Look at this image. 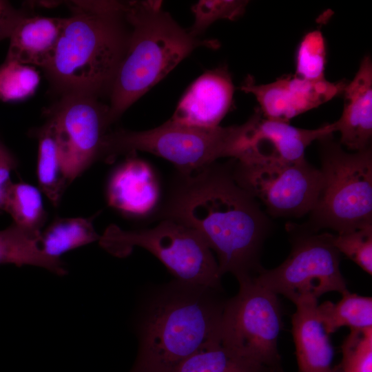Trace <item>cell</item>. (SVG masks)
<instances>
[{"label":"cell","instance_id":"obj_1","mask_svg":"<svg viewBox=\"0 0 372 372\" xmlns=\"http://www.w3.org/2000/svg\"><path fill=\"white\" fill-rule=\"evenodd\" d=\"M234 158L191 172L177 171L156 217L196 231L217 256L221 275L238 282L255 276L271 221L259 203L235 180Z\"/></svg>","mask_w":372,"mask_h":372},{"label":"cell","instance_id":"obj_2","mask_svg":"<svg viewBox=\"0 0 372 372\" xmlns=\"http://www.w3.org/2000/svg\"><path fill=\"white\" fill-rule=\"evenodd\" d=\"M63 18L59 38L43 68L61 94L99 96L110 92L125 55L130 26L125 1H74Z\"/></svg>","mask_w":372,"mask_h":372},{"label":"cell","instance_id":"obj_3","mask_svg":"<svg viewBox=\"0 0 372 372\" xmlns=\"http://www.w3.org/2000/svg\"><path fill=\"white\" fill-rule=\"evenodd\" d=\"M217 291L176 280L156 293L139 322L138 353L129 372H171L195 352L219 342L226 300Z\"/></svg>","mask_w":372,"mask_h":372},{"label":"cell","instance_id":"obj_4","mask_svg":"<svg viewBox=\"0 0 372 372\" xmlns=\"http://www.w3.org/2000/svg\"><path fill=\"white\" fill-rule=\"evenodd\" d=\"M125 14L130 34L109 92L112 123L196 48L218 46L192 36L163 10L161 1H125Z\"/></svg>","mask_w":372,"mask_h":372},{"label":"cell","instance_id":"obj_5","mask_svg":"<svg viewBox=\"0 0 372 372\" xmlns=\"http://www.w3.org/2000/svg\"><path fill=\"white\" fill-rule=\"evenodd\" d=\"M322 184L304 226L337 234L372 225V152H347L332 136L318 141Z\"/></svg>","mask_w":372,"mask_h":372},{"label":"cell","instance_id":"obj_6","mask_svg":"<svg viewBox=\"0 0 372 372\" xmlns=\"http://www.w3.org/2000/svg\"><path fill=\"white\" fill-rule=\"evenodd\" d=\"M245 123L228 127H202L169 120L145 131L118 130L108 132L99 159L136 151L146 152L174 163L179 172H191L209 165L220 158L236 159L240 152Z\"/></svg>","mask_w":372,"mask_h":372},{"label":"cell","instance_id":"obj_7","mask_svg":"<svg viewBox=\"0 0 372 372\" xmlns=\"http://www.w3.org/2000/svg\"><path fill=\"white\" fill-rule=\"evenodd\" d=\"M99 241L117 257L141 247L154 255L176 280L220 289L222 275L211 249L196 231L175 220L163 219L153 228L130 231L111 225Z\"/></svg>","mask_w":372,"mask_h":372},{"label":"cell","instance_id":"obj_8","mask_svg":"<svg viewBox=\"0 0 372 372\" xmlns=\"http://www.w3.org/2000/svg\"><path fill=\"white\" fill-rule=\"evenodd\" d=\"M287 229L291 238L289 255L274 269L262 268L254 280L294 304L306 298L318 299L328 292L346 291L334 234L311 231L304 225L292 223L287 225Z\"/></svg>","mask_w":372,"mask_h":372},{"label":"cell","instance_id":"obj_9","mask_svg":"<svg viewBox=\"0 0 372 372\" xmlns=\"http://www.w3.org/2000/svg\"><path fill=\"white\" fill-rule=\"evenodd\" d=\"M238 282V293L225 303L220 343L242 356L282 369L278 342L283 322L278 295L253 277Z\"/></svg>","mask_w":372,"mask_h":372},{"label":"cell","instance_id":"obj_10","mask_svg":"<svg viewBox=\"0 0 372 372\" xmlns=\"http://www.w3.org/2000/svg\"><path fill=\"white\" fill-rule=\"evenodd\" d=\"M236 183L273 217L300 218L314 207L322 174L306 159L289 163H247L234 160Z\"/></svg>","mask_w":372,"mask_h":372},{"label":"cell","instance_id":"obj_11","mask_svg":"<svg viewBox=\"0 0 372 372\" xmlns=\"http://www.w3.org/2000/svg\"><path fill=\"white\" fill-rule=\"evenodd\" d=\"M98 98L85 93L64 94L48 112L70 183L99 159L112 124L108 105Z\"/></svg>","mask_w":372,"mask_h":372},{"label":"cell","instance_id":"obj_12","mask_svg":"<svg viewBox=\"0 0 372 372\" xmlns=\"http://www.w3.org/2000/svg\"><path fill=\"white\" fill-rule=\"evenodd\" d=\"M241 152L236 159L247 163H289L304 159L307 147L313 141L332 136L333 123L316 129L294 127L289 123L267 119L258 108L245 122Z\"/></svg>","mask_w":372,"mask_h":372},{"label":"cell","instance_id":"obj_13","mask_svg":"<svg viewBox=\"0 0 372 372\" xmlns=\"http://www.w3.org/2000/svg\"><path fill=\"white\" fill-rule=\"evenodd\" d=\"M347 82H331L326 79L309 81L293 74L269 83L257 84L249 75L240 89L256 98L263 117L289 123L291 118L342 94Z\"/></svg>","mask_w":372,"mask_h":372},{"label":"cell","instance_id":"obj_14","mask_svg":"<svg viewBox=\"0 0 372 372\" xmlns=\"http://www.w3.org/2000/svg\"><path fill=\"white\" fill-rule=\"evenodd\" d=\"M234 91L225 66L208 70L187 88L170 120L196 127L219 126L231 107Z\"/></svg>","mask_w":372,"mask_h":372},{"label":"cell","instance_id":"obj_15","mask_svg":"<svg viewBox=\"0 0 372 372\" xmlns=\"http://www.w3.org/2000/svg\"><path fill=\"white\" fill-rule=\"evenodd\" d=\"M160 193L159 182L152 167L136 157L127 158L114 169L106 187L108 205L134 218L155 213Z\"/></svg>","mask_w":372,"mask_h":372},{"label":"cell","instance_id":"obj_16","mask_svg":"<svg viewBox=\"0 0 372 372\" xmlns=\"http://www.w3.org/2000/svg\"><path fill=\"white\" fill-rule=\"evenodd\" d=\"M340 117L333 123L340 133V144L354 152L369 147L372 137V62L369 55L362 59L352 81L347 82Z\"/></svg>","mask_w":372,"mask_h":372},{"label":"cell","instance_id":"obj_17","mask_svg":"<svg viewBox=\"0 0 372 372\" xmlns=\"http://www.w3.org/2000/svg\"><path fill=\"white\" fill-rule=\"evenodd\" d=\"M295 305L291 324L298 372H334L333 350L318 315V299H303Z\"/></svg>","mask_w":372,"mask_h":372},{"label":"cell","instance_id":"obj_18","mask_svg":"<svg viewBox=\"0 0 372 372\" xmlns=\"http://www.w3.org/2000/svg\"><path fill=\"white\" fill-rule=\"evenodd\" d=\"M63 18L28 14L10 37L6 59L44 68L54 53Z\"/></svg>","mask_w":372,"mask_h":372},{"label":"cell","instance_id":"obj_19","mask_svg":"<svg viewBox=\"0 0 372 372\" xmlns=\"http://www.w3.org/2000/svg\"><path fill=\"white\" fill-rule=\"evenodd\" d=\"M39 236L14 224L0 230V265H32L59 276L65 275L67 271L63 262L49 258L41 251Z\"/></svg>","mask_w":372,"mask_h":372},{"label":"cell","instance_id":"obj_20","mask_svg":"<svg viewBox=\"0 0 372 372\" xmlns=\"http://www.w3.org/2000/svg\"><path fill=\"white\" fill-rule=\"evenodd\" d=\"M171 372H283L245 358L214 342L195 352Z\"/></svg>","mask_w":372,"mask_h":372},{"label":"cell","instance_id":"obj_21","mask_svg":"<svg viewBox=\"0 0 372 372\" xmlns=\"http://www.w3.org/2000/svg\"><path fill=\"white\" fill-rule=\"evenodd\" d=\"M92 218H59L41 232L39 245L43 254L53 260L96 240Z\"/></svg>","mask_w":372,"mask_h":372},{"label":"cell","instance_id":"obj_22","mask_svg":"<svg viewBox=\"0 0 372 372\" xmlns=\"http://www.w3.org/2000/svg\"><path fill=\"white\" fill-rule=\"evenodd\" d=\"M37 175L39 188L51 203L59 205L70 183L65 176L54 128L50 121L39 130Z\"/></svg>","mask_w":372,"mask_h":372},{"label":"cell","instance_id":"obj_23","mask_svg":"<svg viewBox=\"0 0 372 372\" xmlns=\"http://www.w3.org/2000/svg\"><path fill=\"white\" fill-rule=\"evenodd\" d=\"M342 295L336 303L326 301L318 305V315L326 332L330 335L343 327L351 331L372 328V298L348 290Z\"/></svg>","mask_w":372,"mask_h":372},{"label":"cell","instance_id":"obj_24","mask_svg":"<svg viewBox=\"0 0 372 372\" xmlns=\"http://www.w3.org/2000/svg\"><path fill=\"white\" fill-rule=\"evenodd\" d=\"M5 211L13 224L36 235H40L46 220L41 190L26 183H12Z\"/></svg>","mask_w":372,"mask_h":372},{"label":"cell","instance_id":"obj_25","mask_svg":"<svg viewBox=\"0 0 372 372\" xmlns=\"http://www.w3.org/2000/svg\"><path fill=\"white\" fill-rule=\"evenodd\" d=\"M40 81L32 67L6 59L0 65V99L5 102L22 101L32 96Z\"/></svg>","mask_w":372,"mask_h":372},{"label":"cell","instance_id":"obj_26","mask_svg":"<svg viewBox=\"0 0 372 372\" xmlns=\"http://www.w3.org/2000/svg\"><path fill=\"white\" fill-rule=\"evenodd\" d=\"M327 50L322 32L314 30L305 34L296 53V76L309 80L325 79Z\"/></svg>","mask_w":372,"mask_h":372},{"label":"cell","instance_id":"obj_27","mask_svg":"<svg viewBox=\"0 0 372 372\" xmlns=\"http://www.w3.org/2000/svg\"><path fill=\"white\" fill-rule=\"evenodd\" d=\"M247 4V1L242 0L199 1L192 8L194 21L189 32L198 37L218 20L237 19L243 14Z\"/></svg>","mask_w":372,"mask_h":372},{"label":"cell","instance_id":"obj_28","mask_svg":"<svg viewBox=\"0 0 372 372\" xmlns=\"http://www.w3.org/2000/svg\"><path fill=\"white\" fill-rule=\"evenodd\" d=\"M333 243L340 254L372 274V225L334 234Z\"/></svg>","mask_w":372,"mask_h":372},{"label":"cell","instance_id":"obj_29","mask_svg":"<svg viewBox=\"0 0 372 372\" xmlns=\"http://www.w3.org/2000/svg\"><path fill=\"white\" fill-rule=\"evenodd\" d=\"M342 353V372H372V328L351 331Z\"/></svg>","mask_w":372,"mask_h":372},{"label":"cell","instance_id":"obj_30","mask_svg":"<svg viewBox=\"0 0 372 372\" xmlns=\"http://www.w3.org/2000/svg\"><path fill=\"white\" fill-rule=\"evenodd\" d=\"M27 15L8 1L0 0V41L10 38L19 22Z\"/></svg>","mask_w":372,"mask_h":372},{"label":"cell","instance_id":"obj_31","mask_svg":"<svg viewBox=\"0 0 372 372\" xmlns=\"http://www.w3.org/2000/svg\"><path fill=\"white\" fill-rule=\"evenodd\" d=\"M17 167V161L10 152L0 158V211H5L12 182L11 172Z\"/></svg>","mask_w":372,"mask_h":372},{"label":"cell","instance_id":"obj_32","mask_svg":"<svg viewBox=\"0 0 372 372\" xmlns=\"http://www.w3.org/2000/svg\"><path fill=\"white\" fill-rule=\"evenodd\" d=\"M9 152L8 148L0 141V158L8 154Z\"/></svg>","mask_w":372,"mask_h":372},{"label":"cell","instance_id":"obj_33","mask_svg":"<svg viewBox=\"0 0 372 372\" xmlns=\"http://www.w3.org/2000/svg\"><path fill=\"white\" fill-rule=\"evenodd\" d=\"M335 371H334V372H335Z\"/></svg>","mask_w":372,"mask_h":372}]
</instances>
